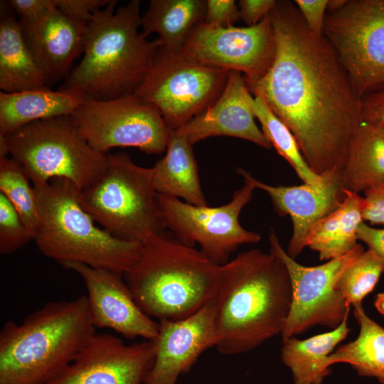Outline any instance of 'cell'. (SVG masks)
Wrapping results in <instances>:
<instances>
[{"instance_id":"obj_1","label":"cell","mask_w":384,"mask_h":384,"mask_svg":"<svg viewBox=\"0 0 384 384\" xmlns=\"http://www.w3.org/2000/svg\"><path fill=\"white\" fill-rule=\"evenodd\" d=\"M270 16L274 58L247 86L289 127L316 174L341 171L363 122L361 99L331 45L308 28L294 3L277 1Z\"/></svg>"},{"instance_id":"obj_2","label":"cell","mask_w":384,"mask_h":384,"mask_svg":"<svg viewBox=\"0 0 384 384\" xmlns=\"http://www.w3.org/2000/svg\"><path fill=\"white\" fill-rule=\"evenodd\" d=\"M214 302L216 349L250 352L283 331L292 304L288 270L270 252H242L222 265Z\"/></svg>"},{"instance_id":"obj_3","label":"cell","mask_w":384,"mask_h":384,"mask_svg":"<svg viewBox=\"0 0 384 384\" xmlns=\"http://www.w3.org/2000/svg\"><path fill=\"white\" fill-rule=\"evenodd\" d=\"M117 1L97 11L88 23L83 57L58 89L85 99L107 100L133 95L160 46L139 31V0L115 10Z\"/></svg>"},{"instance_id":"obj_4","label":"cell","mask_w":384,"mask_h":384,"mask_svg":"<svg viewBox=\"0 0 384 384\" xmlns=\"http://www.w3.org/2000/svg\"><path fill=\"white\" fill-rule=\"evenodd\" d=\"M86 295L50 302L0 331V384H47L96 334Z\"/></svg>"},{"instance_id":"obj_5","label":"cell","mask_w":384,"mask_h":384,"mask_svg":"<svg viewBox=\"0 0 384 384\" xmlns=\"http://www.w3.org/2000/svg\"><path fill=\"white\" fill-rule=\"evenodd\" d=\"M139 308L158 321L187 318L213 300L222 278V265L170 233L142 244L136 265L124 274Z\"/></svg>"},{"instance_id":"obj_6","label":"cell","mask_w":384,"mask_h":384,"mask_svg":"<svg viewBox=\"0 0 384 384\" xmlns=\"http://www.w3.org/2000/svg\"><path fill=\"white\" fill-rule=\"evenodd\" d=\"M39 227L38 250L61 265L75 262L124 276L139 260L142 244L115 238L95 224L81 206V191L57 178L33 184Z\"/></svg>"},{"instance_id":"obj_7","label":"cell","mask_w":384,"mask_h":384,"mask_svg":"<svg viewBox=\"0 0 384 384\" xmlns=\"http://www.w3.org/2000/svg\"><path fill=\"white\" fill-rule=\"evenodd\" d=\"M0 137L33 184L62 178L82 191L98 181L108 168V154L90 146L71 115L33 122Z\"/></svg>"},{"instance_id":"obj_8","label":"cell","mask_w":384,"mask_h":384,"mask_svg":"<svg viewBox=\"0 0 384 384\" xmlns=\"http://www.w3.org/2000/svg\"><path fill=\"white\" fill-rule=\"evenodd\" d=\"M108 168L80 192L84 210L109 233L143 244L166 233L156 202L153 168L136 164L126 153L108 154Z\"/></svg>"},{"instance_id":"obj_9","label":"cell","mask_w":384,"mask_h":384,"mask_svg":"<svg viewBox=\"0 0 384 384\" xmlns=\"http://www.w3.org/2000/svg\"><path fill=\"white\" fill-rule=\"evenodd\" d=\"M230 72L199 65L181 53H169L160 47L134 95L156 107L172 131L217 100Z\"/></svg>"},{"instance_id":"obj_10","label":"cell","mask_w":384,"mask_h":384,"mask_svg":"<svg viewBox=\"0 0 384 384\" xmlns=\"http://www.w3.org/2000/svg\"><path fill=\"white\" fill-rule=\"evenodd\" d=\"M255 189L244 181L232 200L218 207L195 206L158 193L156 202L166 230L185 245L198 244L203 254L223 265L240 245L261 239L259 233L245 229L239 222L240 212L252 200Z\"/></svg>"},{"instance_id":"obj_11","label":"cell","mask_w":384,"mask_h":384,"mask_svg":"<svg viewBox=\"0 0 384 384\" xmlns=\"http://www.w3.org/2000/svg\"><path fill=\"white\" fill-rule=\"evenodd\" d=\"M270 252L285 265L291 280L292 304L281 334L282 341L304 333L316 326L337 328L348 315V306L336 289L337 282L345 270L364 251L358 244L345 255L308 267L292 258L282 247L276 233L269 235Z\"/></svg>"},{"instance_id":"obj_12","label":"cell","mask_w":384,"mask_h":384,"mask_svg":"<svg viewBox=\"0 0 384 384\" xmlns=\"http://www.w3.org/2000/svg\"><path fill=\"white\" fill-rule=\"evenodd\" d=\"M323 35L361 99L384 85V0H352L326 12Z\"/></svg>"},{"instance_id":"obj_13","label":"cell","mask_w":384,"mask_h":384,"mask_svg":"<svg viewBox=\"0 0 384 384\" xmlns=\"http://www.w3.org/2000/svg\"><path fill=\"white\" fill-rule=\"evenodd\" d=\"M71 117L90 146L105 154L115 147H136L160 154L171 132L156 107L134 94L107 100L85 99Z\"/></svg>"},{"instance_id":"obj_14","label":"cell","mask_w":384,"mask_h":384,"mask_svg":"<svg viewBox=\"0 0 384 384\" xmlns=\"http://www.w3.org/2000/svg\"><path fill=\"white\" fill-rule=\"evenodd\" d=\"M275 50L274 33L269 14L251 26L216 27L203 21L191 31L181 53L203 66L238 71L250 85L267 72Z\"/></svg>"},{"instance_id":"obj_15","label":"cell","mask_w":384,"mask_h":384,"mask_svg":"<svg viewBox=\"0 0 384 384\" xmlns=\"http://www.w3.org/2000/svg\"><path fill=\"white\" fill-rule=\"evenodd\" d=\"M154 356L153 341L127 345L115 336L96 333L47 384H144Z\"/></svg>"},{"instance_id":"obj_16","label":"cell","mask_w":384,"mask_h":384,"mask_svg":"<svg viewBox=\"0 0 384 384\" xmlns=\"http://www.w3.org/2000/svg\"><path fill=\"white\" fill-rule=\"evenodd\" d=\"M61 265L73 270L83 279L90 314L95 328L110 329L127 338H156L159 321L139 308L122 280V275L75 262Z\"/></svg>"},{"instance_id":"obj_17","label":"cell","mask_w":384,"mask_h":384,"mask_svg":"<svg viewBox=\"0 0 384 384\" xmlns=\"http://www.w3.org/2000/svg\"><path fill=\"white\" fill-rule=\"evenodd\" d=\"M237 172L244 181L268 194L278 215L291 217L293 232L286 251L294 260L306 247V238L311 226L336 209L346 197L341 183V171H338L321 175V181L317 184L304 183L289 186L265 183L242 168H238Z\"/></svg>"},{"instance_id":"obj_18","label":"cell","mask_w":384,"mask_h":384,"mask_svg":"<svg viewBox=\"0 0 384 384\" xmlns=\"http://www.w3.org/2000/svg\"><path fill=\"white\" fill-rule=\"evenodd\" d=\"M214 299L191 316L159 321L155 356L144 384H175L206 349L215 347Z\"/></svg>"},{"instance_id":"obj_19","label":"cell","mask_w":384,"mask_h":384,"mask_svg":"<svg viewBox=\"0 0 384 384\" xmlns=\"http://www.w3.org/2000/svg\"><path fill=\"white\" fill-rule=\"evenodd\" d=\"M251 96L243 75L232 70L217 100L180 128L192 145L208 137L226 136L270 149L271 144L255 122Z\"/></svg>"},{"instance_id":"obj_20","label":"cell","mask_w":384,"mask_h":384,"mask_svg":"<svg viewBox=\"0 0 384 384\" xmlns=\"http://www.w3.org/2000/svg\"><path fill=\"white\" fill-rule=\"evenodd\" d=\"M21 27L47 86L65 78L75 59L83 53L88 24L69 18L55 6L38 22Z\"/></svg>"},{"instance_id":"obj_21","label":"cell","mask_w":384,"mask_h":384,"mask_svg":"<svg viewBox=\"0 0 384 384\" xmlns=\"http://www.w3.org/2000/svg\"><path fill=\"white\" fill-rule=\"evenodd\" d=\"M85 98L77 93L46 87L0 93V134L7 135L38 120L70 116Z\"/></svg>"},{"instance_id":"obj_22","label":"cell","mask_w":384,"mask_h":384,"mask_svg":"<svg viewBox=\"0 0 384 384\" xmlns=\"http://www.w3.org/2000/svg\"><path fill=\"white\" fill-rule=\"evenodd\" d=\"M193 145L181 128L171 131L164 156L153 168L156 193L195 206H207Z\"/></svg>"},{"instance_id":"obj_23","label":"cell","mask_w":384,"mask_h":384,"mask_svg":"<svg viewBox=\"0 0 384 384\" xmlns=\"http://www.w3.org/2000/svg\"><path fill=\"white\" fill-rule=\"evenodd\" d=\"M346 197L334 211L310 228L305 246L319 253L321 260L341 257L358 243L357 233L364 222L365 198L359 193L344 190Z\"/></svg>"},{"instance_id":"obj_24","label":"cell","mask_w":384,"mask_h":384,"mask_svg":"<svg viewBox=\"0 0 384 384\" xmlns=\"http://www.w3.org/2000/svg\"><path fill=\"white\" fill-rule=\"evenodd\" d=\"M344 190L364 193L384 186V127L363 121L340 173Z\"/></svg>"},{"instance_id":"obj_25","label":"cell","mask_w":384,"mask_h":384,"mask_svg":"<svg viewBox=\"0 0 384 384\" xmlns=\"http://www.w3.org/2000/svg\"><path fill=\"white\" fill-rule=\"evenodd\" d=\"M48 87L28 49L18 19L8 11L0 21V88L16 92Z\"/></svg>"},{"instance_id":"obj_26","label":"cell","mask_w":384,"mask_h":384,"mask_svg":"<svg viewBox=\"0 0 384 384\" xmlns=\"http://www.w3.org/2000/svg\"><path fill=\"white\" fill-rule=\"evenodd\" d=\"M204 0H151L142 16V31L156 38L164 50L179 53L193 28L204 21Z\"/></svg>"},{"instance_id":"obj_27","label":"cell","mask_w":384,"mask_h":384,"mask_svg":"<svg viewBox=\"0 0 384 384\" xmlns=\"http://www.w3.org/2000/svg\"><path fill=\"white\" fill-rule=\"evenodd\" d=\"M348 315L335 329L306 339L295 336L282 341L281 360L292 372L294 384H322L330 375L327 357L344 340L349 331Z\"/></svg>"},{"instance_id":"obj_28","label":"cell","mask_w":384,"mask_h":384,"mask_svg":"<svg viewBox=\"0 0 384 384\" xmlns=\"http://www.w3.org/2000/svg\"><path fill=\"white\" fill-rule=\"evenodd\" d=\"M352 306L359 334L353 341L336 348L327 357L326 366L347 363L358 375L375 378L384 384V328L367 315L362 304Z\"/></svg>"},{"instance_id":"obj_29","label":"cell","mask_w":384,"mask_h":384,"mask_svg":"<svg viewBox=\"0 0 384 384\" xmlns=\"http://www.w3.org/2000/svg\"><path fill=\"white\" fill-rule=\"evenodd\" d=\"M250 104L254 116L261 124L265 137L277 153L292 166L299 178L309 184H317L321 176L316 174L306 163L298 142L289 127L276 115L263 99L252 95Z\"/></svg>"},{"instance_id":"obj_30","label":"cell","mask_w":384,"mask_h":384,"mask_svg":"<svg viewBox=\"0 0 384 384\" xmlns=\"http://www.w3.org/2000/svg\"><path fill=\"white\" fill-rule=\"evenodd\" d=\"M30 181L18 161L8 156L0 157V193L14 206L35 237L40 220L34 189Z\"/></svg>"},{"instance_id":"obj_31","label":"cell","mask_w":384,"mask_h":384,"mask_svg":"<svg viewBox=\"0 0 384 384\" xmlns=\"http://www.w3.org/2000/svg\"><path fill=\"white\" fill-rule=\"evenodd\" d=\"M383 273L384 258L368 249L345 270L336 289L348 306L362 304L363 299L374 289Z\"/></svg>"},{"instance_id":"obj_32","label":"cell","mask_w":384,"mask_h":384,"mask_svg":"<svg viewBox=\"0 0 384 384\" xmlns=\"http://www.w3.org/2000/svg\"><path fill=\"white\" fill-rule=\"evenodd\" d=\"M33 235L26 227L18 213L0 193V252L9 255L21 248Z\"/></svg>"},{"instance_id":"obj_33","label":"cell","mask_w":384,"mask_h":384,"mask_svg":"<svg viewBox=\"0 0 384 384\" xmlns=\"http://www.w3.org/2000/svg\"><path fill=\"white\" fill-rule=\"evenodd\" d=\"M111 0H52L55 8L69 18L89 23L94 14Z\"/></svg>"},{"instance_id":"obj_34","label":"cell","mask_w":384,"mask_h":384,"mask_svg":"<svg viewBox=\"0 0 384 384\" xmlns=\"http://www.w3.org/2000/svg\"><path fill=\"white\" fill-rule=\"evenodd\" d=\"M240 19L234 0H206L203 22L216 27L233 26Z\"/></svg>"},{"instance_id":"obj_35","label":"cell","mask_w":384,"mask_h":384,"mask_svg":"<svg viewBox=\"0 0 384 384\" xmlns=\"http://www.w3.org/2000/svg\"><path fill=\"white\" fill-rule=\"evenodd\" d=\"M8 4L22 26L38 22L55 7L52 0H10Z\"/></svg>"},{"instance_id":"obj_36","label":"cell","mask_w":384,"mask_h":384,"mask_svg":"<svg viewBox=\"0 0 384 384\" xmlns=\"http://www.w3.org/2000/svg\"><path fill=\"white\" fill-rule=\"evenodd\" d=\"M308 28L316 35L323 34L328 0L294 1Z\"/></svg>"},{"instance_id":"obj_37","label":"cell","mask_w":384,"mask_h":384,"mask_svg":"<svg viewBox=\"0 0 384 384\" xmlns=\"http://www.w3.org/2000/svg\"><path fill=\"white\" fill-rule=\"evenodd\" d=\"M363 121L384 127V85L361 98Z\"/></svg>"},{"instance_id":"obj_38","label":"cell","mask_w":384,"mask_h":384,"mask_svg":"<svg viewBox=\"0 0 384 384\" xmlns=\"http://www.w3.org/2000/svg\"><path fill=\"white\" fill-rule=\"evenodd\" d=\"M276 3L275 0H240L238 3L240 19L247 26H254L270 14Z\"/></svg>"},{"instance_id":"obj_39","label":"cell","mask_w":384,"mask_h":384,"mask_svg":"<svg viewBox=\"0 0 384 384\" xmlns=\"http://www.w3.org/2000/svg\"><path fill=\"white\" fill-rule=\"evenodd\" d=\"M363 220L384 225V186L365 193Z\"/></svg>"},{"instance_id":"obj_40","label":"cell","mask_w":384,"mask_h":384,"mask_svg":"<svg viewBox=\"0 0 384 384\" xmlns=\"http://www.w3.org/2000/svg\"><path fill=\"white\" fill-rule=\"evenodd\" d=\"M358 240L384 258V228H375L363 222L358 230Z\"/></svg>"},{"instance_id":"obj_41","label":"cell","mask_w":384,"mask_h":384,"mask_svg":"<svg viewBox=\"0 0 384 384\" xmlns=\"http://www.w3.org/2000/svg\"><path fill=\"white\" fill-rule=\"evenodd\" d=\"M348 0H329L327 4V12H332L343 8Z\"/></svg>"},{"instance_id":"obj_42","label":"cell","mask_w":384,"mask_h":384,"mask_svg":"<svg viewBox=\"0 0 384 384\" xmlns=\"http://www.w3.org/2000/svg\"><path fill=\"white\" fill-rule=\"evenodd\" d=\"M374 305L379 313L384 315V292L377 294L374 300Z\"/></svg>"}]
</instances>
